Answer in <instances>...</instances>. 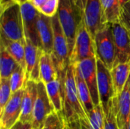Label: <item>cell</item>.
<instances>
[{
	"mask_svg": "<svg viewBox=\"0 0 130 129\" xmlns=\"http://www.w3.org/2000/svg\"><path fill=\"white\" fill-rule=\"evenodd\" d=\"M63 108L62 115L65 123L82 121L89 124L88 118L80 101L75 78L74 66L69 64L62 84Z\"/></svg>",
	"mask_w": 130,
	"mask_h": 129,
	"instance_id": "obj_1",
	"label": "cell"
},
{
	"mask_svg": "<svg viewBox=\"0 0 130 129\" xmlns=\"http://www.w3.org/2000/svg\"><path fill=\"white\" fill-rule=\"evenodd\" d=\"M58 17L69 44V56L73 49L82 14L72 0H59Z\"/></svg>",
	"mask_w": 130,
	"mask_h": 129,
	"instance_id": "obj_2",
	"label": "cell"
},
{
	"mask_svg": "<svg viewBox=\"0 0 130 129\" xmlns=\"http://www.w3.org/2000/svg\"><path fill=\"white\" fill-rule=\"evenodd\" d=\"M1 35L14 41H25L21 5L13 3L1 11Z\"/></svg>",
	"mask_w": 130,
	"mask_h": 129,
	"instance_id": "obj_3",
	"label": "cell"
},
{
	"mask_svg": "<svg viewBox=\"0 0 130 129\" xmlns=\"http://www.w3.org/2000/svg\"><path fill=\"white\" fill-rule=\"evenodd\" d=\"M53 30L52 57L58 74L66 72L69 65V49L66 35L61 27L57 13L51 17Z\"/></svg>",
	"mask_w": 130,
	"mask_h": 129,
	"instance_id": "obj_4",
	"label": "cell"
},
{
	"mask_svg": "<svg viewBox=\"0 0 130 129\" xmlns=\"http://www.w3.org/2000/svg\"><path fill=\"white\" fill-rule=\"evenodd\" d=\"M94 40L97 59H100L110 71L116 60V47L110 25L107 24L98 31Z\"/></svg>",
	"mask_w": 130,
	"mask_h": 129,
	"instance_id": "obj_5",
	"label": "cell"
},
{
	"mask_svg": "<svg viewBox=\"0 0 130 129\" xmlns=\"http://www.w3.org/2000/svg\"><path fill=\"white\" fill-rule=\"evenodd\" d=\"M95 57L94 40L86 29L82 19L78 26L75 45L69 56V64L75 65L82 60Z\"/></svg>",
	"mask_w": 130,
	"mask_h": 129,
	"instance_id": "obj_6",
	"label": "cell"
},
{
	"mask_svg": "<svg viewBox=\"0 0 130 129\" xmlns=\"http://www.w3.org/2000/svg\"><path fill=\"white\" fill-rule=\"evenodd\" d=\"M97 71L100 103L102 106L104 114H106L112 106L113 99L115 97L113 80L110 71L98 59H97Z\"/></svg>",
	"mask_w": 130,
	"mask_h": 129,
	"instance_id": "obj_7",
	"label": "cell"
},
{
	"mask_svg": "<svg viewBox=\"0 0 130 129\" xmlns=\"http://www.w3.org/2000/svg\"><path fill=\"white\" fill-rule=\"evenodd\" d=\"M82 19L86 29L93 39L98 31L108 24L104 17L101 0H86L82 12Z\"/></svg>",
	"mask_w": 130,
	"mask_h": 129,
	"instance_id": "obj_8",
	"label": "cell"
},
{
	"mask_svg": "<svg viewBox=\"0 0 130 129\" xmlns=\"http://www.w3.org/2000/svg\"><path fill=\"white\" fill-rule=\"evenodd\" d=\"M53 111L54 107L48 97L46 84L43 81L37 82V97L33 112V129H41L46 117Z\"/></svg>",
	"mask_w": 130,
	"mask_h": 129,
	"instance_id": "obj_9",
	"label": "cell"
},
{
	"mask_svg": "<svg viewBox=\"0 0 130 129\" xmlns=\"http://www.w3.org/2000/svg\"><path fill=\"white\" fill-rule=\"evenodd\" d=\"M79 75L86 83L94 106L100 103L98 87V71H97V57L82 60L75 65Z\"/></svg>",
	"mask_w": 130,
	"mask_h": 129,
	"instance_id": "obj_10",
	"label": "cell"
},
{
	"mask_svg": "<svg viewBox=\"0 0 130 129\" xmlns=\"http://www.w3.org/2000/svg\"><path fill=\"white\" fill-rule=\"evenodd\" d=\"M21 11L25 39H28L36 46L42 49L37 29V21L40 12L30 2L21 5Z\"/></svg>",
	"mask_w": 130,
	"mask_h": 129,
	"instance_id": "obj_11",
	"label": "cell"
},
{
	"mask_svg": "<svg viewBox=\"0 0 130 129\" xmlns=\"http://www.w3.org/2000/svg\"><path fill=\"white\" fill-rule=\"evenodd\" d=\"M24 88L12 94L8 103L0 114V129H11L20 119Z\"/></svg>",
	"mask_w": 130,
	"mask_h": 129,
	"instance_id": "obj_12",
	"label": "cell"
},
{
	"mask_svg": "<svg viewBox=\"0 0 130 129\" xmlns=\"http://www.w3.org/2000/svg\"><path fill=\"white\" fill-rule=\"evenodd\" d=\"M113 106L120 129H129L130 124V75L122 93L113 97Z\"/></svg>",
	"mask_w": 130,
	"mask_h": 129,
	"instance_id": "obj_13",
	"label": "cell"
},
{
	"mask_svg": "<svg viewBox=\"0 0 130 129\" xmlns=\"http://www.w3.org/2000/svg\"><path fill=\"white\" fill-rule=\"evenodd\" d=\"M116 47L114 66L130 61V36L120 23L110 24ZM113 66V67H114Z\"/></svg>",
	"mask_w": 130,
	"mask_h": 129,
	"instance_id": "obj_14",
	"label": "cell"
},
{
	"mask_svg": "<svg viewBox=\"0 0 130 129\" xmlns=\"http://www.w3.org/2000/svg\"><path fill=\"white\" fill-rule=\"evenodd\" d=\"M43 50L31 43L28 39H25V81L36 82L40 79V59Z\"/></svg>",
	"mask_w": 130,
	"mask_h": 129,
	"instance_id": "obj_15",
	"label": "cell"
},
{
	"mask_svg": "<svg viewBox=\"0 0 130 129\" xmlns=\"http://www.w3.org/2000/svg\"><path fill=\"white\" fill-rule=\"evenodd\" d=\"M37 97V82L29 80L24 87L22 98L21 114L19 121L32 123L34 107Z\"/></svg>",
	"mask_w": 130,
	"mask_h": 129,
	"instance_id": "obj_16",
	"label": "cell"
},
{
	"mask_svg": "<svg viewBox=\"0 0 130 129\" xmlns=\"http://www.w3.org/2000/svg\"><path fill=\"white\" fill-rule=\"evenodd\" d=\"M37 29L43 52L52 54L53 50V30L51 17L39 13Z\"/></svg>",
	"mask_w": 130,
	"mask_h": 129,
	"instance_id": "obj_17",
	"label": "cell"
},
{
	"mask_svg": "<svg viewBox=\"0 0 130 129\" xmlns=\"http://www.w3.org/2000/svg\"><path fill=\"white\" fill-rule=\"evenodd\" d=\"M66 72L58 74V78L46 84V89L49 98L57 113H62L63 108V95H62V84Z\"/></svg>",
	"mask_w": 130,
	"mask_h": 129,
	"instance_id": "obj_18",
	"label": "cell"
},
{
	"mask_svg": "<svg viewBox=\"0 0 130 129\" xmlns=\"http://www.w3.org/2000/svg\"><path fill=\"white\" fill-rule=\"evenodd\" d=\"M110 74L116 97L122 93L129 77L130 61L116 65L110 70Z\"/></svg>",
	"mask_w": 130,
	"mask_h": 129,
	"instance_id": "obj_19",
	"label": "cell"
},
{
	"mask_svg": "<svg viewBox=\"0 0 130 129\" xmlns=\"http://www.w3.org/2000/svg\"><path fill=\"white\" fill-rule=\"evenodd\" d=\"M0 43L5 46L17 63L25 71V41H14L1 35Z\"/></svg>",
	"mask_w": 130,
	"mask_h": 129,
	"instance_id": "obj_20",
	"label": "cell"
},
{
	"mask_svg": "<svg viewBox=\"0 0 130 129\" xmlns=\"http://www.w3.org/2000/svg\"><path fill=\"white\" fill-rule=\"evenodd\" d=\"M58 78V71L56 68L51 54L43 52L40 59V79L45 84Z\"/></svg>",
	"mask_w": 130,
	"mask_h": 129,
	"instance_id": "obj_21",
	"label": "cell"
},
{
	"mask_svg": "<svg viewBox=\"0 0 130 129\" xmlns=\"http://www.w3.org/2000/svg\"><path fill=\"white\" fill-rule=\"evenodd\" d=\"M74 71H75V82H76V87H77L78 97L82 103V105L86 113V115L88 118V115L90 114V113L93 110L94 107V105L91 98V95L86 83L82 79V78L81 77V75H79L78 71H77L75 66H74Z\"/></svg>",
	"mask_w": 130,
	"mask_h": 129,
	"instance_id": "obj_22",
	"label": "cell"
},
{
	"mask_svg": "<svg viewBox=\"0 0 130 129\" xmlns=\"http://www.w3.org/2000/svg\"><path fill=\"white\" fill-rule=\"evenodd\" d=\"M20 65L0 43V80L10 79L12 73Z\"/></svg>",
	"mask_w": 130,
	"mask_h": 129,
	"instance_id": "obj_23",
	"label": "cell"
},
{
	"mask_svg": "<svg viewBox=\"0 0 130 129\" xmlns=\"http://www.w3.org/2000/svg\"><path fill=\"white\" fill-rule=\"evenodd\" d=\"M101 3L107 23H120L121 5L119 0H101Z\"/></svg>",
	"mask_w": 130,
	"mask_h": 129,
	"instance_id": "obj_24",
	"label": "cell"
},
{
	"mask_svg": "<svg viewBox=\"0 0 130 129\" xmlns=\"http://www.w3.org/2000/svg\"><path fill=\"white\" fill-rule=\"evenodd\" d=\"M89 129H104V113L101 104L94 106L88 115Z\"/></svg>",
	"mask_w": 130,
	"mask_h": 129,
	"instance_id": "obj_25",
	"label": "cell"
},
{
	"mask_svg": "<svg viewBox=\"0 0 130 129\" xmlns=\"http://www.w3.org/2000/svg\"><path fill=\"white\" fill-rule=\"evenodd\" d=\"M25 71L19 66L11 75L10 78V86L11 93L14 94L23 88H24L26 84L25 81Z\"/></svg>",
	"mask_w": 130,
	"mask_h": 129,
	"instance_id": "obj_26",
	"label": "cell"
},
{
	"mask_svg": "<svg viewBox=\"0 0 130 129\" xmlns=\"http://www.w3.org/2000/svg\"><path fill=\"white\" fill-rule=\"evenodd\" d=\"M65 122L61 113L53 111L46 119L41 129H64Z\"/></svg>",
	"mask_w": 130,
	"mask_h": 129,
	"instance_id": "obj_27",
	"label": "cell"
},
{
	"mask_svg": "<svg viewBox=\"0 0 130 129\" xmlns=\"http://www.w3.org/2000/svg\"><path fill=\"white\" fill-rule=\"evenodd\" d=\"M11 95H12V93H11V86H10V80L9 79L1 80V84H0V114L2 113L6 104L8 103Z\"/></svg>",
	"mask_w": 130,
	"mask_h": 129,
	"instance_id": "obj_28",
	"label": "cell"
},
{
	"mask_svg": "<svg viewBox=\"0 0 130 129\" xmlns=\"http://www.w3.org/2000/svg\"><path fill=\"white\" fill-rule=\"evenodd\" d=\"M59 0H47L37 10L42 14L49 17H53L58 11Z\"/></svg>",
	"mask_w": 130,
	"mask_h": 129,
	"instance_id": "obj_29",
	"label": "cell"
},
{
	"mask_svg": "<svg viewBox=\"0 0 130 129\" xmlns=\"http://www.w3.org/2000/svg\"><path fill=\"white\" fill-rule=\"evenodd\" d=\"M120 23L130 36V1L121 6Z\"/></svg>",
	"mask_w": 130,
	"mask_h": 129,
	"instance_id": "obj_30",
	"label": "cell"
},
{
	"mask_svg": "<svg viewBox=\"0 0 130 129\" xmlns=\"http://www.w3.org/2000/svg\"><path fill=\"white\" fill-rule=\"evenodd\" d=\"M104 129H120L117 125L113 103L108 113L104 114Z\"/></svg>",
	"mask_w": 130,
	"mask_h": 129,
	"instance_id": "obj_31",
	"label": "cell"
},
{
	"mask_svg": "<svg viewBox=\"0 0 130 129\" xmlns=\"http://www.w3.org/2000/svg\"><path fill=\"white\" fill-rule=\"evenodd\" d=\"M11 129H33L32 123L18 121Z\"/></svg>",
	"mask_w": 130,
	"mask_h": 129,
	"instance_id": "obj_32",
	"label": "cell"
},
{
	"mask_svg": "<svg viewBox=\"0 0 130 129\" xmlns=\"http://www.w3.org/2000/svg\"><path fill=\"white\" fill-rule=\"evenodd\" d=\"M72 1L74 3V5L78 8V9L81 11V13L82 14L84 8H85V3H86V0H72Z\"/></svg>",
	"mask_w": 130,
	"mask_h": 129,
	"instance_id": "obj_33",
	"label": "cell"
},
{
	"mask_svg": "<svg viewBox=\"0 0 130 129\" xmlns=\"http://www.w3.org/2000/svg\"><path fill=\"white\" fill-rule=\"evenodd\" d=\"M13 3H14L13 0H0V10H1V11H2L4 9H5L9 5H12Z\"/></svg>",
	"mask_w": 130,
	"mask_h": 129,
	"instance_id": "obj_34",
	"label": "cell"
},
{
	"mask_svg": "<svg viewBox=\"0 0 130 129\" xmlns=\"http://www.w3.org/2000/svg\"><path fill=\"white\" fill-rule=\"evenodd\" d=\"M47 0H30V2L33 4V5L38 9L40 7H41Z\"/></svg>",
	"mask_w": 130,
	"mask_h": 129,
	"instance_id": "obj_35",
	"label": "cell"
},
{
	"mask_svg": "<svg viewBox=\"0 0 130 129\" xmlns=\"http://www.w3.org/2000/svg\"><path fill=\"white\" fill-rule=\"evenodd\" d=\"M13 1H14V2L18 3V4H19V5H22V4H24V3L30 2V0H13Z\"/></svg>",
	"mask_w": 130,
	"mask_h": 129,
	"instance_id": "obj_36",
	"label": "cell"
},
{
	"mask_svg": "<svg viewBox=\"0 0 130 129\" xmlns=\"http://www.w3.org/2000/svg\"><path fill=\"white\" fill-rule=\"evenodd\" d=\"M129 1H130V0H119L120 4V5H121V6H123L124 4H126V2H128Z\"/></svg>",
	"mask_w": 130,
	"mask_h": 129,
	"instance_id": "obj_37",
	"label": "cell"
},
{
	"mask_svg": "<svg viewBox=\"0 0 130 129\" xmlns=\"http://www.w3.org/2000/svg\"><path fill=\"white\" fill-rule=\"evenodd\" d=\"M82 128L83 129H89V128H88V124H87V123H85V122H82Z\"/></svg>",
	"mask_w": 130,
	"mask_h": 129,
	"instance_id": "obj_38",
	"label": "cell"
},
{
	"mask_svg": "<svg viewBox=\"0 0 130 129\" xmlns=\"http://www.w3.org/2000/svg\"><path fill=\"white\" fill-rule=\"evenodd\" d=\"M129 129H130V124H129Z\"/></svg>",
	"mask_w": 130,
	"mask_h": 129,
	"instance_id": "obj_39",
	"label": "cell"
}]
</instances>
